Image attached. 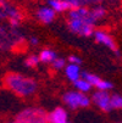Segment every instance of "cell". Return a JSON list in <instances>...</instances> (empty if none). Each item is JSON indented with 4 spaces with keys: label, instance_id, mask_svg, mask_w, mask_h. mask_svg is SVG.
I'll return each instance as SVG.
<instances>
[{
    "label": "cell",
    "instance_id": "cell-1",
    "mask_svg": "<svg viewBox=\"0 0 122 123\" xmlns=\"http://www.w3.org/2000/svg\"><path fill=\"white\" fill-rule=\"evenodd\" d=\"M4 85L9 90L19 96H31L37 92L38 84L33 78L25 77L20 73H6L4 77Z\"/></svg>",
    "mask_w": 122,
    "mask_h": 123
},
{
    "label": "cell",
    "instance_id": "cell-2",
    "mask_svg": "<svg viewBox=\"0 0 122 123\" xmlns=\"http://www.w3.org/2000/svg\"><path fill=\"white\" fill-rule=\"evenodd\" d=\"M17 123H49V113L40 107H28L16 116Z\"/></svg>",
    "mask_w": 122,
    "mask_h": 123
},
{
    "label": "cell",
    "instance_id": "cell-3",
    "mask_svg": "<svg viewBox=\"0 0 122 123\" xmlns=\"http://www.w3.org/2000/svg\"><path fill=\"white\" fill-rule=\"evenodd\" d=\"M25 39L15 28L12 31H6L4 27H0V51H5L19 45H23Z\"/></svg>",
    "mask_w": 122,
    "mask_h": 123
},
{
    "label": "cell",
    "instance_id": "cell-4",
    "mask_svg": "<svg viewBox=\"0 0 122 123\" xmlns=\"http://www.w3.org/2000/svg\"><path fill=\"white\" fill-rule=\"evenodd\" d=\"M68 28L72 33L89 37L94 33V25L85 20H68Z\"/></svg>",
    "mask_w": 122,
    "mask_h": 123
},
{
    "label": "cell",
    "instance_id": "cell-5",
    "mask_svg": "<svg viewBox=\"0 0 122 123\" xmlns=\"http://www.w3.org/2000/svg\"><path fill=\"white\" fill-rule=\"evenodd\" d=\"M64 101L73 110L79 107V106L87 107V106H89V102H90V100L85 95H83L81 93H75V92L65 94L64 95Z\"/></svg>",
    "mask_w": 122,
    "mask_h": 123
},
{
    "label": "cell",
    "instance_id": "cell-6",
    "mask_svg": "<svg viewBox=\"0 0 122 123\" xmlns=\"http://www.w3.org/2000/svg\"><path fill=\"white\" fill-rule=\"evenodd\" d=\"M93 101L104 112H110L112 110L111 105H110V95L106 92H104V90H100V92L95 93L93 95Z\"/></svg>",
    "mask_w": 122,
    "mask_h": 123
},
{
    "label": "cell",
    "instance_id": "cell-7",
    "mask_svg": "<svg viewBox=\"0 0 122 123\" xmlns=\"http://www.w3.org/2000/svg\"><path fill=\"white\" fill-rule=\"evenodd\" d=\"M94 36H95V40H96L98 43H101V44H104V45H106V46L110 48L111 50L116 51L117 55H120V52H118V49H117V45H116L115 40L112 39L111 36H109L106 32L96 31V32L94 33Z\"/></svg>",
    "mask_w": 122,
    "mask_h": 123
},
{
    "label": "cell",
    "instance_id": "cell-8",
    "mask_svg": "<svg viewBox=\"0 0 122 123\" xmlns=\"http://www.w3.org/2000/svg\"><path fill=\"white\" fill-rule=\"evenodd\" d=\"M37 17L45 25L53 22L55 18V11L50 7H40L37 11Z\"/></svg>",
    "mask_w": 122,
    "mask_h": 123
},
{
    "label": "cell",
    "instance_id": "cell-9",
    "mask_svg": "<svg viewBox=\"0 0 122 123\" xmlns=\"http://www.w3.org/2000/svg\"><path fill=\"white\" fill-rule=\"evenodd\" d=\"M49 123H67V113L62 107L55 109L49 113Z\"/></svg>",
    "mask_w": 122,
    "mask_h": 123
},
{
    "label": "cell",
    "instance_id": "cell-10",
    "mask_svg": "<svg viewBox=\"0 0 122 123\" xmlns=\"http://www.w3.org/2000/svg\"><path fill=\"white\" fill-rule=\"evenodd\" d=\"M48 3L51 6V9L54 11H58V12H62V11H66V10L73 9L71 4L67 3V1H64V0H49Z\"/></svg>",
    "mask_w": 122,
    "mask_h": 123
},
{
    "label": "cell",
    "instance_id": "cell-11",
    "mask_svg": "<svg viewBox=\"0 0 122 123\" xmlns=\"http://www.w3.org/2000/svg\"><path fill=\"white\" fill-rule=\"evenodd\" d=\"M66 76L70 80L76 82L77 79H79V68L77 65H68L66 67Z\"/></svg>",
    "mask_w": 122,
    "mask_h": 123
},
{
    "label": "cell",
    "instance_id": "cell-12",
    "mask_svg": "<svg viewBox=\"0 0 122 123\" xmlns=\"http://www.w3.org/2000/svg\"><path fill=\"white\" fill-rule=\"evenodd\" d=\"M56 59V54L53 51V50H49V49H45L40 52V56H39V61L42 62H51Z\"/></svg>",
    "mask_w": 122,
    "mask_h": 123
},
{
    "label": "cell",
    "instance_id": "cell-13",
    "mask_svg": "<svg viewBox=\"0 0 122 123\" xmlns=\"http://www.w3.org/2000/svg\"><path fill=\"white\" fill-rule=\"evenodd\" d=\"M90 15H92V17H93V20L96 22L98 20L103 18V17L106 15V10L104 9V7H101V6H96V7H94L93 10H90Z\"/></svg>",
    "mask_w": 122,
    "mask_h": 123
},
{
    "label": "cell",
    "instance_id": "cell-14",
    "mask_svg": "<svg viewBox=\"0 0 122 123\" xmlns=\"http://www.w3.org/2000/svg\"><path fill=\"white\" fill-rule=\"evenodd\" d=\"M110 105H111V109H121V106H122L121 95L115 94V95L110 96Z\"/></svg>",
    "mask_w": 122,
    "mask_h": 123
},
{
    "label": "cell",
    "instance_id": "cell-15",
    "mask_svg": "<svg viewBox=\"0 0 122 123\" xmlns=\"http://www.w3.org/2000/svg\"><path fill=\"white\" fill-rule=\"evenodd\" d=\"M83 79L88 82L90 86H92V85L96 86L98 83L100 82V78H99V77H96L95 74H90V73H83Z\"/></svg>",
    "mask_w": 122,
    "mask_h": 123
},
{
    "label": "cell",
    "instance_id": "cell-16",
    "mask_svg": "<svg viewBox=\"0 0 122 123\" xmlns=\"http://www.w3.org/2000/svg\"><path fill=\"white\" fill-rule=\"evenodd\" d=\"M75 85L78 88V89H79L82 93L89 92V89H90V85H89V83L87 82V80H84V79H77V80L75 82Z\"/></svg>",
    "mask_w": 122,
    "mask_h": 123
},
{
    "label": "cell",
    "instance_id": "cell-17",
    "mask_svg": "<svg viewBox=\"0 0 122 123\" xmlns=\"http://www.w3.org/2000/svg\"><path fill=\"white\" fill-rule=\"evenodd\" d=\"M38 62H39V57H38V56H36V55H31L29 57L26 59L25 65L28 66V67H34V66H37V65H38Z\"/></svg>",
    "mask_w": 122,
    "mask_h": 123
},
{
    "label": "cell",
    "instance_id": "cell-18",
    "mask_svg": "<svg viewBox=\"0 0 122 123\" xmlns=\"http://www.w3.org/2000/svg\"><path fill=\"white\" fill-rule=\"evenodd\" d=\"M96 88H98L99 90H104V92H106L108 89H111V88H112V84H111L110 82H104V80H101V79H100V82L98 83Z\"/></svg>",
    "mask_w": 122,
    "mask_h": 123
},
{
    "label": "cell",
    "instance_id": "cell-19",
    "mask_svg": "<svg viewBox=\"0 0 122 123\" xmlns=\"http://www.w3.org/2000/svg\"><path fill=\"white\" fill-rule=\"evenodd\" d=\"M65 60L64 59H55L54 61H53V66H54V68L55 69H60V68H62L64 66H65Z\"/></svg>",
    "mask_w": 122,
    "mask_h": 123
},
{
    "label": "cell",
    "instance_id": "cell-20",
    "mask_svg": "<svg viewBox=\"0 0 122 123\" xmlns=\"http://www.w3.org/2000/svg\"><path fill=\"white\" fill-rule=\"evenodd\" d=\"M68 61L71 62L72 65H77V63H81V62H82L79 57H77V56H73V55L68 57Z\"/></svg>",
    "mask_w": 122,
    "mask_h": 123
},
{
    "label": "cell",
    "instance_id": "cell-21",
    "mask_svg": "<svg viewBox=\"0 0 122 123\" xmlns=\"http://www.w3.org/2000/svg\"><path fill=\"white\" fill-rule=\"evenodd\" d=\"M29 43H31L32 45H37V44L39 43V40H38L37 38H34V37H33V38H31V40H29Z\"/></svg>",
    "mask_w": 122,
    "mask_h": 123
},
{
    "label": "cell",
    "instance_id": "cell-22",
    "mask_svg": "<svg viewBox=\"0 0 122 123\" xmlns=\"http://www.w3.org/2000/svg\"><path fill=\"white\" fill-rule=\"evenodd\" d=\"M4 17H5V16H4V13H3V11H1V10H0V20H1V18H4Z\"/></svg>",
    "mask_w": 122,
    "mask_h": 123
},
{
    "label": "cell",
    "instance_id": "cell-23",
    "mask_svg": "<svg viewBox=\"0 0 122 123\" xmlns=\"http://www.w3.org/2000/svg\"><path fill=\"white\" fill-rule=\"evenodd\" d=\"M10 123H17V122H10Z\"/></svg>",
    "mask_w": 122,
    "mask_h": 123
},
{
    "label": "cell",
    "instance_id": "cell-24",
    "mask_svg": "<svg viewBox=\"0 0 122 123\" xmlns=\"http://www.w3.org/2000/svg\"><path fill=\"white\" fill-rule=\"evenodd\" d=\"M67 123H68V122H67Z\"/></svg>",
    "mask_w": 122,
    "mask_h": 123
}]
</instances>
